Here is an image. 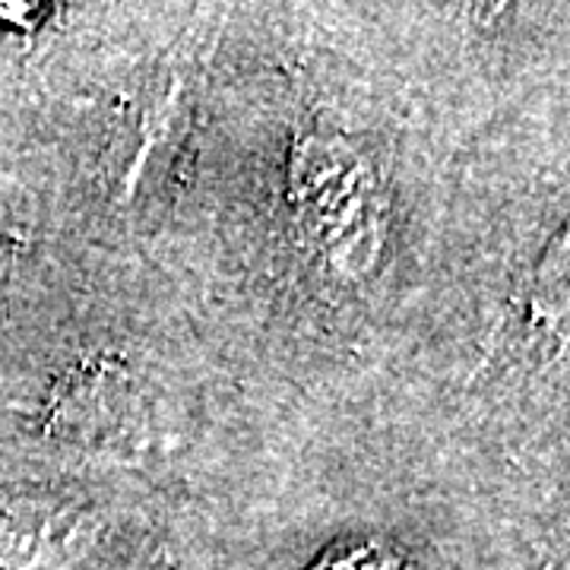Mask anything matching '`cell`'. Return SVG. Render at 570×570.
<instances>
[{
    "label": "cell",
    "instance_id": "7a4b0ae2",
    "mask_svg": "<svg viewBox=\"0 0 570 570\" xmlns=\"http://www.w3.org/2000/svg\"><path fill=\"white\" fill-rule=\"evenodd\" d=\"M17 250H20V235L10 225L0 223V279L7 276V269L13 264Z\"/></svg>",
    "mask_w": 570,
    "mask_h": 570
},
{
    "label": "cell",
    "instance_id": "3957f363",
    "mask_svg": "<svg viewBox=\"0 0 570 570\" xmlns=\"http://www.w3.org/2000/svg\"><path fill=\"white\" fill-rule=\"evenodd\" d=\"M146 570H165V568H163V561H159V564H149Z\"/></svg>",
    "mask_w": 570,
    "mask_h": 570
},
{
    "label": "cell",
    "instance_id": "6da1fadb",
    "mask_svg": "<svg viewBox=\"0 0 570 570\" xmlns=\"http://www.w3.org/2000/svg\"><path fill=\"white\" fill-rule=\"evenodd\" d=\"M73 523L77 517L51 501H0V570H22L41 561Z\"/></svg>",
    "mask_w": 570,
    "mask_h": 570
}]
</instances>
